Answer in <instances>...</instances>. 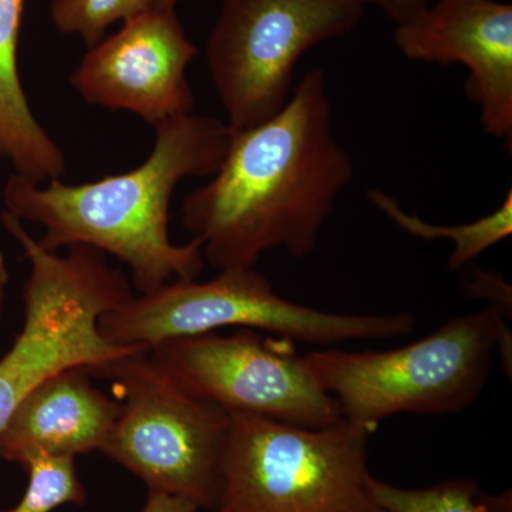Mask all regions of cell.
Instances as JSON below:
<instances>
[{"mask_svg":"<svg viewBox=\"0 0 512 512\" xmlns=\"http://www.w3.org/2000/svg\"><path fill=\"white\" fill-rule=\"evenodd\" d=\"M352 178L325 73L311 70L275 116L234 131L220 170L185 198L181 222L220 271L254 268L276 248L306 258Z\"/></svg>","mask_w":512,"mask_h":512,"instance_id":"obj_1","label":"cell"},{"mask_svg":"<svg viewBox=\"0 0 512 512\" xmlns=\"http://www.w3.org/2000/svg\"><path fill=\"white\" fill-rule=\"evenodd\" d=\"M234 130L214 117L188 116L156 127V143L143 164L93 183H32L13 174L3 188L6 212L42 225L47 251L84 245L130 268L140 293L190 281L204 269L200 239L177 245L168 232L170 204L187 177L220 170Z\"/></svg>","mask_w":512,"mask_h":512,"instance_id":"obj_2","label":"cell"},{"mask_svg":"<svg viewBox=\"0 0 512 512\" xmlns=\"http://www.w3.org/2000/svg\"><path fill=\"white\" fill-rule=\"evenodd\" d=\"M511 315L495 305L447 320L426 338L390 350H320L303 356L343 419L375 431L397 414H448L484 392L495 352L511 373Z\"/></svg>","mask_w":512,"mask_h":512,"instance_id":"obj_3","label":"cell"},{"mask_svg":"<svg viewBox=\"0 0 512 512\" xmlns=\"http://www.w3.org/2000/svg\"><path fill=\"white\" fill-rule=\"evenodd\" d=\"M3 227L29 259L23 289L25 320L12 348L0 359V430L30 392L60 373L97 369L120 357L147 352L111 342L100 319L133 296L120 269L97 249L74 245L64 255L47 251L23 221L3 211Z\"/></svg>","mask_w":512,"mask_h":512,"instance_id":"obj_4","label":"cell"},{"mask_svg":"<svg viewBox=\"0 0 512 512\" xmlns=\"http://www.w3.org/2000/svg\"><path fill=\"white\" fill-rule=\"evenodd\" d=\"M229 416L215 512H384L370 490L369 427Z\"/></svg>","mask_w":512,"mask_h":512,"instance_id":"obj_5","label":"cell"},{"mask_svg":"<svg viewBox=\"0 0 512 512\" xmlns=\"http://www.w3.org/2000/svg\"><path fill=\"white\" fill-rule=\"evenodd\" d=\"M416 323L404 312L319 311L282 298L254 268H227L210 281H173L133 295L100 319V329L111 342L146 349L228 326L264 330L292 343L332 346L350 340L403 338L412 335Z\"/></svg>","mask_w":512,"mask_h":512,"instance_id":"obj_6","label":"cell"},{"mask_svg":"<svg viewBox=\"0 0 512 512\" xmlns=\"http://www.w3.org/2000/svg\"><path fill=\"white\" fill-rule=\"evenodd\" d=\"M117 387L121 409L101 453L158 491L214 510L231 416L181 386L150 353L90 370Z\"/></svg>","mask_w":512,"mask_h":512,"instance_id":"obj_7","label":"cell"},{"mask_svg":"<svg viewBox=\"0 0 512 512\" xmlns=\"http://www.w3.org/2000/svg\"><path fill=\"white\" fill-rule=\"evenodd\" d=\"M365 9L357 0H225L205 59L228 126L247 130L275 116L299 59L352 32Z\"/></svg>","mask_w":512,"mask_h":512,"instance_id":"obj_8","label":"cell"},{"mask_svg":"<svg viewBox=\"0 0 512 512\" xmlns=\"http://www.w3.org/2000/svg\"><path fill=\"white\" fill-rule=\"evenodd\" d=\"M151 357L198 399L229 413L268 417L309 429L343 420L338 402L316 382L292 342L252 329L168 339Z\"/></svg>","mask_w":512,"mask_h":512,"instance_id":"obj_9","label":"cell"},{"mask_svg":"<svg viewBox=\"0 0 512 512\" xmlns=\"http://www.w3.org/2000/svg\"><path fill=\"white\" fill-rule=\"evenodd\" d=\"M197 55L175 9L153 6L90 47L70 83L87 104L130 111L156 128L192 114L187 69Z\"/></svg>","mask_w":512,"mask_h":512,"instance_id":"obj_10","label":"cell"},{"mask_svg":"<svg viewBox=\"0 0 512 512\" xmlns=\"http://www.w3.org/2000/svg\"><path fill=\"white\" fill-rule=\"evenodd\" d=\"M394 43L407 59L461 63L467 94L490 136H512V6L498 0H439L397 26Z\"/></svg>","mask_w":512,"mask_h":512,"instance_id":"obj_11","label":"cell"},{"mask_svg":"<svg viewBox=\"0 0 512 512\" xmlns=\"http://www.w3.org/2000/svg\"><path fill=\"white\" fill-rule=\"evenodd\" d=\"M121 409L86 369L60 373L30 392L0 430V458L22 467L33 456L76 458L103 451Z\"/></svg>","mask_w":512,"mask_h":512,"instance_id":"obj_12","label":"cell"},{"mask_svg":"<svg viewBox=\"0 0 512 512\" xmlns=\"http://www.w3.org/2000/svg\"><path fill=\"white\" fill-rule=\"evenodd\" d=\"M26 0H0V161L32 183H50L66 174L59 144L36 119L18 66L20 25Z\"/></svg>","mask_w":512,"mask_h":512,"instance_id":"obj_13","label":"cell"},{"mask_svg":"<svg viewBox=\"0 0 512 512\" xmlns=\"http://www.w3.org/2000/svg\"><path fill=\"white\" fill-rule=\"evenodd\" d=\"M373 204L383 211L390 220L396 222L403 231L424 241L436 239H451L454 242V252L448 259V269L458 271L470 264L473 259L483 254L488 248L494 247L498 242L512 234V191H508L503 204L498 210L491 212L487 217L480 218L471 224L433 225L421 220L417 215L407 214L400 207L399 202L386 192L375 190L367 191Z\"/></svg>","mask_w":512,"mask_h":512,"instance_id":"obj_14","label":"cell"},{"mask_svg":"<svg viewBox=\"0 0 512 512\" xmlns=\"http://www.w3.org/2000/svg\"><path fill=\"white\" fill-rule=\"evenodd\" d=\"M370 490L384 512H500L507 504L481 493L473 480H448L427 488H400L372 477Z\"/></svg>","mask_w":512,"mask_h":512,"instance_id":"obj_15","label":"cell"},{"mask_svg":"<svg viewBox=\"0 0 512 512\" xmlns=\"http://www.w3.org/2000/svg\"><path fill=\"white\" fill-rule=\"evenodd\" d=\"M28 488L15 507L3 512H52L66 504L82 505L86 491L74 467V458L33 456L22 464Z\"/></svg>","mask_w":512,"mask_h":512,"instance_id":"obj_16","label":"cell"},{"mask_svg":"<svg viewBox=\"0 0 512 512\" xmlns=\"http://www.w3.org/2000/svg\"><path fill=\"white\" fill-rule=\"evenodd\" d=\"M154 6V0H52L50 18L63 35L79 36L93 47L106 30L127 22Z\"/></svg>","mask_w":512,"mask_h":512,"instance_id":"obj_17","label":"cell"},{"mask_svg":"<svg viewBox=\"0 0 512 512\" xmlns=\"http://www.w3.org/2000/svg\"><path fill=\"white\" fill-rule=\"evenodd\" d=\"M464 291L470 298L488 299L490 305L498 306L511 315V286L500 276L490 272L477 271L474 279L464 285Z\"/></svg>","mask_w":512,"mask_h":512,"instance_id":"obj_18","label":"cell"},{"mask_svg":"<svg viewBox=\"0 0 512 512\" xmlns=\"http://www.w3.org/2000/svg\"><path fill=\"white\" fill-rule=\"evenodd\" d=\"M363 6L375 5L383 10L397 26L404 25L410 20L416 19L427 8L429 0H357Z\"/></svg>","mask_w":512,"mask_h":512,"instance_id":"obj_19","label":"cell"},{"mask_svg":"<svg viewBox=\"0 0 512 512\" xmlns=\"http://www.w3.org/2000/svg\"><path fill=\"white\" fill-rule=\"evenodd\" d=\"M197 504L187 498L175 497V495L148 491L146 505L141 512H198Z\"/></svg>","mask_w":512,"mask_h":512,"instance_id":"obj_20","label":"cell"},{"mask_svg":"<svg viewBox=\"0 0 512 512\" xmlns=\"http://www.w3.org/2000/svg\"><path fill=\"white\" fill-rule=\"evenodd\" d=\"M9 269L6 264L5 254L0 247V323H2L3 313H5L6 296H8Z\"/></svg>","mask_w":512,"mask_h":512,"instance_id":"obj_21","label":"cell"},{"mask_svg":"<svg viewBox=\"0 0 512 512\" xmlns=\"http://www.w3.org/2000/svg\"><path fill=\"white\" fill-rule=\"evenodd\" d=\"M180 0H154V8L158 9H175Z\"/></svg>","mask_w":512,"mask_h":512,"instance_id":"obj_22","label":"cell"}]
</instances>
